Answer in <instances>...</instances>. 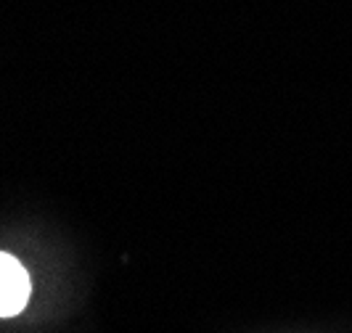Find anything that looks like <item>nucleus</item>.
I'll return each mask as SVG.
<instances>
[{"mask_svg":"<svg viewBox=\"0 0 352 333\" xmlns=\"http://www.w3.org/2000/svg\"><path fill=\"white\" fill-rule=\"evenodd\" d=\"M30 278L27 270L8 254H0V317H14L27 307Z\"/></svg>","mask_w":352,"mask_h":333,"instance_id":"f257e3e1","label":"nucleus"}]
</instances>
